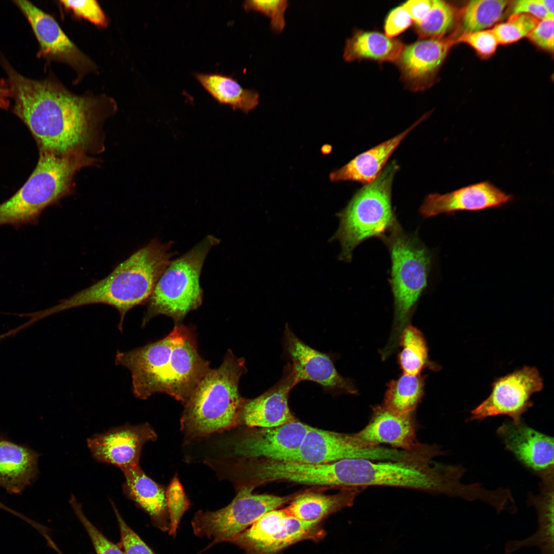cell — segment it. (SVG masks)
<instances>
[{"label": "cell", "instance_id": "15", "mask_svg": "<svg viewBox=\"0 0 554 554\" xmlns=\"http://www.w3.org/2000/svg\"><path fill=\"white\" fill-rule=\"evenodd\" d=\"M156 437L148 423L126 424L93 435L87 440V446L95 460L123 471L140 465L144 445Z\"/></svg>", "mask_w": 554, "mask_h": 554}, {"label": "cell", "instance_id": "7", "mask_svg": "<svg viewBox=\"0 0 554 554\" xmlns=\"http://www.w3.org/2000/svg\"><path fill=\"white\" fill-rule=\"evenodd\" d=\"M398 169L392 162L338 213L340 224L332 238L340 243L341 260L350 262L358 245L372 238L383 240L399 224L391 204L392 184Z\"/></svg>", "mask_w": 554, "mask_h": 554}, {"label": "cell", "instance_id": "9", "mask_svg": "<svg viewBox=\"0 0 554 554\" xmlns=\"http://www.w3.org/2000/svg\"><path fill=\"white\" fill-rule=\"evenodd\" d=\"M254 488L250 485L243 486L225 507L196 513L192 522L194 533L212 538L216 542H231L264 514L290 502L296 496L253 493Z\"/></svg>", "mask_w": 554, "mask_h": 554}, {"label": "cell", "instance_id": "29", "mask_svg": "<svg viewBox=\"0 0 554 554\" xmlns=\"http://www.w3.org/2000/svg\"><path fill=\"white\" fill-rule=\"evenodd\" d=\"M402 350L398 356L403 373L418 375L429 363L428 348L422 332L411 325L403 330L399 339Z\"/></svg>", "mask_w": 554, "mask_h": 554}, {"label": "cell", "instance_id": "35", "mask_svg": "<svg viewBox=\"0 0 554 554\" xmlns=\"http://www.w3.org/2000/svg\"><path fill=\"white\" fill-rule=\"evenodd\" d=\"M166 501L170 522V532H176L181 518L189 506V501L183 487L176 477L166 489Z\"/></svg>", "mask_w": 554, "mask_h": 554}, {"label": "cell", "instance_id": "23", "mask_svg": "<svg viewBox=\"0 0 554 554\" xmlns=\"http://www.w3.org/2000/svg\"><path fill=\"white\" fill-rule=\"evenodd\" d=\"M122 471L125 496L146 511L156 526L163 530L169 526L170 529L165 487L151 479L140 465Z\"/></svg>", "mask_w": 554, "mask_h": 554}, {"label": "cell", "instance_id": "6", "mask_svg": "<svg viewBox=\"0 0 554 554\" xmlns=\"http://www.w3.org/2000/svg\"><path fill=\"white\" fill-rule=\"evenodd\" d=\"M382 241L390 255V284L394 309L392 330L381 353L386 359L399 344L401 334L427 288L431 255L416 235L406 233L399 224Z\"/></svg>", "mask_w": 554, "mask_h": 554}, {"label": "cell", "instance_id": "39", "mask_svg": "<svg viewBox=\"0 0 554 554\" xmlns=\"http://www.w3.org/2000/svg\"><path fill=\"white\" fill-rule=\"evenodd\" d=\"M553 18H548L539 21L527 37L540 48L553 52Z\"/></svg>", "mask_w": 554, "mask_h": 554}, {"label": "cell", "instance_id": "20", "mask_svg": "<svg viewBox=\"0 0 554 554\" xmlns=\"http://www.w3.org/2000/svg\"><path fill=\"white\" fill-rule=\"evenodd\" d=\"M451 38L421 39L404 47L395 62L411 90L429 87L453 44Z\"/></svg>", "mask_w": 554, "mask_h": 554}, {"label": "cell", "instance_id": "3", "mask_svg": "<svg viewBox=\"0 0 554 554\" xmlns=\"http://www.w3.org/2000/svg\"><path fill=\"white\" fill-rule=\"evenodd\" d=\"M173 243L151 240L118 264L105 278L51 308L33 312V321L37 322L73 308L104 304L117 309L120 315L118 329H122L126 314L134 307L147 302L175 255L171 251Z\"/></svg>", "mask_w": 554, "mask_h": 554}, {"label": "cell", "instance_id": "43", "mask_svg": "<svg viewBox=\"0 0 554 554\" xmlns=\"http://www.w3.org/2000/svg\"><path fill=\"white\" fill-rule=\"evenodd\" d=\"M11 91L7 80L0 81V108L6 109L10 106Z\"/></svg>", "mask_w": 554, "mask_h": 554}, {"label": "cell", "instance_id": "4", "mask_svg": "<svg viewBox=\"0 0 554 554\" xmlns=\"http://www.w3.org/2000/svg\"><path fill=\"white\" fill-rule=\"evenodd\" d=\"M246 372L244 359L230 350L219 368L209 370L184 405L180 423L187 439L203 438L240 423L245 399L239 384Z\"/></svg>", "mask_w": 554, "mask_h": 554}, {"label": "cell", "instance_id": "1", "mask_svg": "<svg viewBox=\"0 0 554 554\" xmlns=\"http://www.w3.org/2000/svg\"><path fill=\"white\" fill-rule=\"evenodd\" d=\"M14 113L28 126L41 151L57 155L103 150V125L116 111L104 95H77L54 78L35 80L21 74L10 81Z\"/></svg>", "mask_w": 554, "mask_h": 554}, {"label": "cell", "instance_id": "5", "mask_svg": "<svg viewBox=\"0 0 554 554\" xmlns=\"http://www.w3.org/2000/svg\"><path fill=\"white\" fill-rule=\"evenodd\" d=\"M97 162L82 151L60 155L41 151L37 165L25 184L0 204V226L10 225L16 229L36 224L46 208L71 193L76 173Z\"/></svg>", "mask_w": 554, "mask_h": 554}, {"label": "cell", "instance_id": "10", "mask_svg": "<svg viewBox=\"0 0 554 554\" xmlns=\"http://www.w3.org/2000/svg\"><path fill=\"white\" fill-rule=\"evenodd\" d=\"M417 456L415 450L367 446L355 433H343L310 426L298 452L291 461L321 463L348 459L400 461L412 459Z\"/></svg>", "mask_w": 554, "mask_h": 554}, {"label": "cell", "instance_id": "8", "mask_svg": "<svg viewBox=\"0 0 554 554\" xmlns=\"http://www.w3.org/2000/svg\"><path fill=\"white\" fill-rule=\"evenodd\" d=\"M219 242L218 238L208 235L186 253L171 261L147 301L143 325L159 315L180 322L189 312L201 306L202 267L211 249Z\"/></svg>", "mask_w": 554, "mask_h": 554}, {"label": "cell", "instance_id": "33", "mask_svg": "<svg viewBox=\"0 0 554 554\" xmlns=\"http://www.w3.org/2000/svg\"><path fill=\"white\" fill-rule=\"evenodd\" d=\"M70 503L76 516L87 531L94 548L96 554H125L117 545L109 540L87 518L81 504L74 496Z\"/></svg>", "mask_w": 554, "mask_h": 554}, {"label": "cell", "instance_id": "44", "mask_svg": "<svg viewBox=\"0 0 554 554\" xmlns=\"http://www.w3.org/2000/svg\"><path fill=\"white\" fill-rule=\"evenodd\" d=\"M0 509H2L3 510H4L9 512L10 513H12V514H13V515H14L15 516H17L18 517L20 518L21 519L24 520L25 521H26L27 523H28L29 524H30L31 525H32L34 528H35L36 527L37 525V522H35V521H32V520L30 519L29 518H28V517L25 516L24 515L21 514V513H19V512L15 511L14 510L8 507V506H6L4 504L2 503L1 501H0Z\"/></svg>", "mask_w": 554, "mask_h": 554}, {"label": "cell", "instance_id": "37", "mask_svg": "<svg viewBox=\"0 0 554 554\" xmlns=\"http://www.w3.org/2000/svg\"><path fill=\"white\" fill-rule=\"evenodd\" d=\"M112 507L118 523L121 544L125 554H154L149 547L125 522L114 504Z\"/></svg>", "mask_w": 554, "mask_h": 554}, {"label": "cell", "instance_id": "12", "mask_svg": "<svg viewBox=\"0 0 554 554\" xmlns=\"http://www.w3.org/2000/svg\"><path fill=\"white\" fill-rule=\"evenodd\" d=\"M489 397L471 411L467 421H481L488 417L505 415L514 423L533 405L531 395L541 391L543 382L535 367L523 368L496 379Z\"/></svg>", "mask_w": 554, "mask_h": 554}, {"label": "cell", "instance_id": "46", "mask_svg": "<svg viewBox=\"0 0 554 554\" xmlns=\"http://www.w3.org/2000/svg\"><path fill=\"white\" fill-rule=\"evenodd\" d=\"M58 554H64L61 550L58 548L57 545L54 543L51 547Z\"/></svg>", "mask_w": 554, "mask_h": 554}, {"label": "cell", "instance_id": "40", "mask_svg": "<svg viewBox=\"0 0 554 554\" xmlns=\"http://www.w3.org/2000/svg\"><path fill=\"white\" fill-rule=\"evenodd\" d=\"M411 22L410 15L402 5L394 8L385 19V35L390 38H393L408 28Z\"/></svg>", "mask_w": 554, "mask_h": 554}, {"label": "cell", "instance_id": "16", "mask_svg": "<svg viewBox=\"0 0 554 554\" xmlns=\"http://www.w3.org/2000/svg\"><path fill=\"white\" fill-rule=\"evenodd\" d=\"M505 448L541 480L553 477V438L523 422L503 423L497 431Z\"/></svg>", "mask_w": 554, "mask_h": 554}, {"label": "cell", "instance_id": "28", "mask_svg": "<svg viewBox=\"0 0 554 554\" xmlns=\"http://www.w3.org/2000/svg\"><path fill=\"white\" fill-rule=\"evenodd\" d=\"M424 389V380L420 374L403 373L389 383L383 405L395 412L412 413L423 395Z\"/></svg>", "mask_w": 554, "mask_h": 554}, {"label": "cell", "instance_id": "34", "mask_svg": "<svg viewBox=\"0 0 554 554\" xmlns=\"http://www.w3.org/2000/svg\"><path fill=\"white\" fill-rule=\"evenodd\" d=\"M289 5L286 0H247L243 7L246 11L258 12L269 17L272 30L280 33L286 25L285 12Z\"/></svg>", "mask_w": 554, "mask_h": 554}, {"label": "cell", "instance_id": "32", "mask_svg": "<svg viewBox=\"0 0 554 554\" xmlns=\"http://www.w3.org/2000/svg\"><path fill=\"white\" fill-rule=\"evenodd\" d=\"M539 22L538 19L527 14H512L506 22L496 25L491 31L499 44H508L527 37Z\"/></svg>", "mask_w": 554, "mask_h": 554}, {"label": "cell", "instance_id": "24", "mask_svg": "<svg viewBox=\"0 0 554 554\" xmlns=\"http://www.w3.org/2000/svg\"><path fill=\"white\" fill-rule=\"evenodd\" d=\"M425 114L406 130L398 135L357 155L341 168L329 175L332 182L355 181L367 184L374 180L401 141L420 123L425 120Z\"/></svg>", "mask_w": 554, "mask_h": 554}, {"label": "cell", "instance_id": "25", "mask_svg": "<svg viewBox=\"0 0 554 554\" xmlns=\"http://www.w3.org/2000/svg\"><path fill=\"white\" fill-rule=\"evenodd\" d=\"M361 491L360 487H343L334 494L305 492L296 495L286 509L301 521L320 523L328 516L352 506Z\"/></svg>", "mask_w": 554, "mask_h": 554}, {"label": "cell", "instance_id": "36", "mask_svg": "<svg viewBox=\"0 0 554 554\" xmlns=\"http://www.w3.org/2000/svg\"><path fill=\"white\" fill-rule=\"evenodd\" d=\"M60 2L75 16L87 19L97 26L107 27L106 16L97 1L63 0Z\"/></svg>", "mask_w": 554, "mask_h": 554}, {"label": "cell", "instance_id": "26", "mask_svg": "<svg viewBox=\"0 0 554 554\" xmlns=\"http://www.w3.org/2000/svg\"><path fill=\"white\" fill-rule=\"evenodd\" d=\"M404 47L401 41L381 32L357 30L346 41L343 58L348 62L365 59L393 62Z\"/></svg>", "mask_w": 554, "mask_h": 554}, {"label": "cell", "instance_id": "31", "mask_svg": "<svg viewBox=\"0 0 554 554\" xmlns=\"http://www.w3.org/2000/svg\"><path fill=\"white\" fill-rule=\"evenodd\" d=\"M455 19L456 11L450 4L444 1L433 0L428 13L416 24V31L420 39L442 38L451 28Z\"/></svg>", "mask_w": 554, "mask_h": 554}, {"label": "cell", "instance_id": "11", "mask_svg": "<svg viewBox=\"0 0 554 554\" xmlns=\"http://www.w3.org/2000/svg\"><path fill=\"white\" fill-rule=\"evenodd\" d=\"M325 532L320 523H310L290 515L286 509L266 512L231 542L245 554H276L301 541H316Z\"/></svg>", "mask_w": 554, "mask_h": 554}, {"label": "cell", "instance_id": "38", "mask_svg": "<svg viewBox=\"0 0 554 554\" xmlns=\"http://www.w3.org/2000/svg\"><path fill=\"white\" fill-rule=\"evenodd\" d=\"M457 41L468 44L483 57L492 55L499 44L491 30L486 29L463 33Z\"/></svg>", "mask_w": 554, "mask_h": 554}, {"label": "cell", "instance_id": "27", "mask_svg": "<svg viewBox=\"0 0 554 554\" xmlns=\"http://www.w3.org/2000/svg\"><path fill=\"white\" fill-rule=\"evenodd\" d=\"M195 78L218 103L229 105L245 113L254 109L259 103V94L244 88L230 76L217 73H196Z\"/></svg>", "mask_w": 554, "mask_h": 554}, {"label": "cell", "instance_id": "14", "mask_svg": "<svg viewBox=\"0 0 554 554\" xmlns=\"http://www.w3.org/2000/svg\"><path fill=\"white\" fill-rule=\"evenodd\" d=\"M283 346L298 383L309 381L329 392L357 393L352 382L339 373L330 357L303 342L288 324L284 331Z\"/></svg>", "mask_w": 554, "mask_h": 554}, {"label": "cell", "instance_id": "19", "mask_svg": "<svg viewBox=\"0 0 554 554\" xmlns=\"http://www.w3.org/2000/svg\"><path fill=\"white\" fill-rule=\"evenodd\" d=\"M512 195L508 194L486 181L462 187L440 194L428 195L420 208L425 218L458 211H479L500 207L510 202Z\"/></svg>", "mask_w": 554, "mask_h": 554}, {"label": "cell", "instance_id": "2", "mask_svg": "<svg viewBox=\"0 0 554 554\" xmlns=\"http://www.w3.org/2000/svg\"><path fill=\"white\" fill-rule=\"evenodd\" d=\"M115 363L130 371L137 398L164 393L184 405L210 369L209 362L198 351L193 328L183 325H176L159 341L118 351Z\"/></svg>", "mask_w": 554, "mask_h": 554}, {"label": "cell", "instance_id": "30", "mask_svg": "<svg viewBox=\"0 0 554 554\" xmlns=\"http://www.w3.org/2000/svg\"><path fill=\"white\" fill-rule=\"evenodd\" d=\"M504 0H473L466 5L462 17L464 33L485 30L501 17L509 3Z\"/></svg>", "mask_w": 554, "mask_h": 554}, {"label": "cell", "instance_id": "45", "mask_svg": "<svg viewBox=\"0 0 554 554\" xmlns=\"http://www.w3.org/2000/svg\"><path fill=\"white\" fill-rule=\"evenodd\" d=\"M549 15L553 17L554 1L539 0Z\"/></svg>", "mask_w": 554, "mask_h": 554}, {"label": "cell", "instance_id": "17", "mask_svg": "<svg viewBox=\"0 0 554 554\" xmlns=\"http://www.w3.org/2000/svg\"><path fill=\"white\" fill-rule=\"evenodd\" d=\"M309 427L295 420L277 427L254 429L236 442L235 452L249 458L291 461Z\"/></svg>", "mask_w": 554, "mask_h": 554}, {"label": "cell", "instance_id": "42", "mask_svg": "<svg viewBox=\"0 0 554 554\" xmlns=\"http://www.w3.org/2000/svg\"><path fill=\"white\" fill-rule=\"evenodd\" d=\"M433 4V0H410L402 6L416 24L420 23L428 13Z\"/></svg>", "mask_w": 554, "mask_h": 554}, {"label": "cell", "instance_id": "21", "mask_svg": "<svg viewBox=\"0 0 554 554\" xmlns=\"http://www.w3.org/2000/svg\"><path fill=\"white\" fill-rule=\"evenodd\" d=\"M416 430L412 413L395 412L382 405L374 407L368 424L354 433L367 446L386 444L393 448L411 450L422 445L416 442Z\"/></svg>", "mask_w": 554, "mask_h": 554}, {"label": "cell", "instance_id": "18", "mask_svg": "<svg viewBox=\"0 0 554 554\" xmlns=\"http://www.w3.org/2000/svg\"><path fill=\"white\" fill-rule=\"evenodd\" d=\"M298 383L293 367L288 363L274 385L258 397L244 400L240 423L251 427L269 428L295 421L288 399L290 391Z\"/></svg>", "mask_w": 554, "mask_h": 554}, {"label": "cell", "instance_id": "22", "mask_svg": "<svg viewBox=\"0 0 554 554\" xmlns=\"http://www.w3.org/2000/svg\"><path fill=\"white\" fill-rule=\"evenodd\" d=\"M39 457L27 446L0 437V487L21 493L36 479Z\"/></svg>", "mask_w": 554, "mask_h": 554}, {"label": "cell", "instance_id": "13", "mask_svg": "<svg viewBox=\"0 0 554 554\" xmlns=\"http://www.w3.org/2000/svg\"><path fill=\"white\" fill-rule=\"evenodd\" d=\"M27 18L38 41V56L64 62L80 75L95 69L94 63L66 35L56 20L27 1H15Z\"/></svg>", "mask_w": 554, "mask_h": 554}, {"label": "cell", "instance_id": "41", "mask_svg": "<svg viewBox=\"0 0 554 554\" xmlns=\"http://www.w3.org/2000/svg\"><path fill=\"white\" fill-rule=\"evenodd\" d=\"M512 12L527 14L541 20L553 18L549 15L539 0L516 1L512 5Z\"/></svg>", "mask_w": 554, "mask_h": 554}]
</instances>
